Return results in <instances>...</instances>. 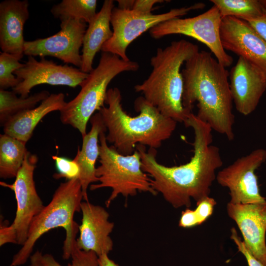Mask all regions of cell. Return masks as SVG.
I'll use <instances>...</instances> for the list:
<instances>
[{
  "label": "cell",
  "instance_id": "obj_1",
  "mask_svg": "<svg viewBox=\"0 0 266 266\" xmlns=\"http://www.w3.org/2000/svg\"><path fill=\"white\" fill-rule=\"evenodd\" d=\"M194 133V154L190 161L179 166H166L158 163L155 149L137 145L142 169L151 178L152 188L173 207H190L210 193L216 171L223 165L219 148L212 145V129L192 113L184 123Z\"/></svg>",
  "mask_w": 266,
  "mask_h": 266
},
{
  "label": "cell",
  "instance_id": "obj_2",
  "mask_svg": "<svg viewBox=\"0 0 266 266\" xmlns=\"http://www.w3.org/2000/svg\"><path fill=\"white\" fill-rule=\"evenodd\" d=\"M182 70V104L192 112L198 102L197 117L217 133L234 139V115L229 72L210 52L199 51L185 62Z\"/></svg>",
  "mask_w": 266,
  "mask_h": 266
},
{
  "label": "cell",
  "instance_id": "obj_3",
  "mask_svg": "<svg viewBox=\"0 0 266 266\" xmlns=\"http://www.w3.org/2000/svg\"><path fill=\"white\" fill-rule=\"evenodd\" d=\"M122 95L118 88L109 89L104 106L98 111L108 131L107 142L121 154L131 155L140 144L157 149L168 139L175 130L177 122L163 114L143 96L136 98L135 116L128 115L123 108Z\"/></svg>",
  "mask_w": 266,
  "mask_h": 266
},
{
  "label": "cell",
  "instance_id": "obj_4",
  "mask_svg": "<svg viewBox=\"0 0 266 266\" xmlns=\"http://www.w3.org/2000/svg\"><path fill=\"white\" fill-rule=\"evenodd\" d=\"M199 51L197 45L184 39L158 48L150 60L152 71L141 84L134 86L135 92L141 93L165 116L184 123L192 112L182 104L184 82L181 67Z\"/></svg>",
  "mask_w": 266,
  "mask_h": 266
},
{
  "label": "cell",
  "instance_id": "obj_5",
  "mask_svg": "<svg viewBox=\"0 0 266 266\" xmlns=\"http://www.w3.org/2000/svg\"><path fill=\"white\" fill-rule=\"evenodd\" d=\"M83 195L78 178L61 183L55 191L52 200L44 206L33 220L27 239L22 248L12 258L10 266H20L30 259L37 240L50 230L59 227L66 231L63 258H71L72 247L76 241L79 225L74 221L76 212L81 211L80 205Z\"/></svg>",
  "mask_w": 266,
  "mask_h": 266
},
{
  "label": "cell",
  "instance_id": "obj_6",
  "mask_svg": "<svg viewBox=\"0 0 266 266\" xmlns=\"http://www.w3.org/2000/svg\"><path fill=\"white\" fill-rule=\"evenodd\" d=\"M138 64L125 61L115 54L102 52L97 66L80 85L77 96L60 111V120L78 130L83 137L86 134L88 121L105 103L107 87L117 75L125 71H135Z\"/></svg>",
  "mask_w": 266,
  "mask_h": 266
},
{
  "label": "cell",
  "instance_id": "obj_7",
  "mask_svg": "<svg viewBox=\"0 0 266 266\" xmlns=\"http://www.w3.org/2000/svg\"><path fill=\"white\" fill-rule=\"evenodd\" d=\"M105 132H101L99 136L100 165L96 169L99 183L92 184L90 190L111 189V194L105 202L107 207L120 195L128 197L142 192L157 195L158 193L152 187L151 178L142 169L137 150L135 149L129 155L121 154L112 145H108Z\"/></svg>",
  "mask_w": 266,
  "mask_h": 266
},
{
  "label": "cell",
  "instance_id": "obj_8",
  "mask_svg": "<svg viewBox=\"0 0 266 266\" xmlns=\"http://www.w3.org/2000/svg\"><path fill=\"white\" fill-rule=\"evenodd\" d=\"M205 4L196 3L187 7L173 8L158 14H143L133 10L114 7L110 23L113 35L102 46L101 51L117 55L125 61L130 60L126 54L128 46L148 30L164 22L179 18L192 10L202 9Z\"/></svg>",
  "mask_w": 266,
  "mask_h": 266
},
{
  "label": "cell",
  "instance_id": "obj_9",
  "mask_svg": "<svg viewBox=\"0 0 266 266\" xmlns=\"http://www.w3.org/2000/svg\"><path fill=\"white\" fill-rule=\"evenodd\" d=\"M222 20L218 9L213 5L198 16L186 18L179 17L161 23L150 29L149 33L155 39L174 34L194 38L204 44L217 60L226 67L232 64L233 58L227 53L221 43L220 30Z\"/></svg>",
  "mask_w": 266,
  "mask_h": 266
},
{
  "label": "cell",
  "instance_id": "obj_10",
  "mask_svg": "<svg viewBox=\"0 0 266 266\" xmlns=\"http://www.w3.org/2000/svg\"><path fill=\"white\" fill-rule=\"evenodd\" d=\"M266 161V150L258 148L236 159L219 171L216 179L218 184L229 189L233 204L264 203L260 194L255 171Z\"/></svg>",
  "mask_w": 266,
  "mask_h": 266
},
{
  "label": "cell",
  "instance_id": "obj_11",
  "mask_svg": "<svg viewBox=\"0 0 266 266\" xmlns=\"http://www.w3.org/2000/svg\"><path fill=\"white\" fill-rule=\"evenodd\" d=\"M37 156L27 151L15 181L11 184L0 182V185L12 190L15 194L17 209L15 217L10 225L17 236V244L25 243L31 224L44 207L38 196L33 178Z\"/></svg>",
  "mask_w": 266,
  "mask_h": 266
},
{
  "label": "cell",
  "instance_id": "obj_12",
  "mask_svg": "<svg viewBox=\"0 0 266 266\" xmlns=\"http://www.w3.org/2000/svg\"><path fill=\"white\" fill-rule=\"evenodd\" d=\"M22 81L12 91L20 97H28L34 87L41 84L63 85L75 88L82 83L89 73L82 71L79 68L68 66L58 65L45 57L37 61L30 56L23 67L14 72Z\"/></svg>",
  "mask_w": 266,
  "mask_h": 266
},
{
  "label": "cell",
  "instance_id": "obj_13",
  "mask_svg": "<svg viewBox=\"0 0 266 266\" xmlns=\"http://www.w3.org/2000/svg\"><path fill=\"white\" fill-rule=\"evenodd\" d=\"M86 23L78 20L61 22V30L56 34L32 41H25L24 54L28 56H51L80 68V49L87 29Z\"/></svg>",
  "mask_w": 266,
  "mask_h": 266
},
{
  "label": "cell",
  "instance_id": "obj_14",
  "mask_svg": "<svg viewBox=\"0 0 266 266\" xmlns=\"http://www.w3.org/2000/svg\"><path fill=\"white\" fill-rule=\"evenodd\" d=\"M220 34L225 50L257 67L266 79V41L246 21L233 16L222 18Z\"/></svg>",
  "mask_w": 266,
  "mask_h": 266
},
{
  "label": "cell",
  "instance_id": "obj_15",
  "mask_svg": "<svg viewBox=\"0 0 266 266\" xmlns=\"http://www.w3.org/2000/svg\"><path fill=\"white\" fill-rule=\"evenodd\" d=\"M229 216L235 221L243 241L252 254L266 266V202L227 205Z\"/></svg>",
  "mask_w": 266,
  "mask_h": 266
},
{
  "label": "cell",
  "instance_id": "obj_16",
  "mask_svg": "<svg viewBox=\"0 0 266 266\" xmlns=\"http://www.w3.org/2000/svg\"><path fill=\"white\" fill-rule=\"evenodd\" d=\"M229 74L230 91L236 109L248 115L256 109L266 90V79L257 67L241 57Z\"/></svg>",
  "mask_w": 266,
  "mask_h": 266
},
{
  "label": "cell",
  "instance_id": "obj_17",
  "mask_svg": "<svg viewBox=\"0 0 266 266\" xmlns=\"http://www.w3.org/2000/svg\"><path fill=\"white\" fill-rule=\"evenodd\" d=\"M82 214L79 226V236L76 240L78 249L93 251L98 256L108 254L112 250L113 242L109 235L114 224L108 220L109 214L103 207L88 201L80 205Z\"/></svg>",
  "mask_w": 266,
  "mask_h": 266
},
{
  "label": "cell",
  "instance_id": "obj_18",
  "mask_svg": "<svg viewBox=\"0 0 266 266\" xmlns=\"http://www.w3.org/2000/svg\"><path fill=\"white\" fill-rule=\"evenodd\" d=\"M27 0H5L0 3V47L3 52L23 57L24 26L29 18Z\"/></svg>",
  "mask_w": 266,
  "mask_h": 266
},
{
  "label": "cell",
  "instance_id": "obj_19",
  "mask_svg": "<svg viewBox=\"0 0 266 266\" xmlns=\"http://www.w3.org/2000/svg\"><path fill=\"white\" fill-rule=\"evenodd\" d=\"M114 8L113 0H105L100 10L89 23L83 37L81 65L79 68L84 72L90 73L93 69L96 54L113 35L110 20Z\"/></svg>",
  "mask_w": 266,
  "mask_h": 266
},
{
  "label": "cell",
  "instance_id": "obj_20",
  "mask_svg": "<svg viewBox=\"0 0 266 266\" xmlns=\"http://www.w3.org/2000/svg\"><path fill=\"white\" fill-rule=\"evenodd\" d=\"M91 128L88 133L82 137L81 149L78 148L76 155L73 159L80 168V180L83 199L88 201L87 189L95 182H98L96 175L95 164L99 157L100 149L98 142L100 133L106 132L101 116L98 112L91 118Z\"/></svg>",
  "mask_w": 266,
  "mask_h": 266
},
{
  "label": "cell",
  "instance_id": "obj_21",
  "mask_svg": "<svg viewBox=\"0 0 266 266\" xmlns=\"http://www.w3.org/2000/svg\"><path fill=\"white\" fill-rule=\"evenodd\" d=\"M65 95L51 94L34 108L21 112L11 118L3 126L4 134L27 143L41 119L47 114L60 111L65 106Z\"/></svg>",
  "mask_w": 266,
  "mask_h": 266
},
{
  "label": "cell",
  "instance_id": "obj_22",
  "mask_svg": "<svg viewBox=\"0 0 266 266\" xmlns=\"http://www.w3.org/2000/svg\"><path fill=\"white\" fill-rule=\"evenodd\" d=\"M26 143L6 134L0 135V177H16L28 151Z\"/></svg>",
  "mask_w": 266,
  "mask_h": 266
},
{
  "label": "cell",
  "instance_id": "obj_23",
  "mask_svg": "<svg viewBox=\"0 0 266 266\" xmlns=\"http://www.w3.org/2000/svg\"><path fill=\"white\" fill-rule=\"evenodd\" d=\"M50 95L48 91L43 90L23 98L17 97L12 91L0 90V126H3L15 115L34 108L38 102L42 101Z\"/></svg>",
  "mask_w": 266,
  "mask_h": 266
},
{
  "label": "cell",
  "instance_id": "obj_24",
  "mask_svg": "<svg viewBox=\"0 0 266 266\" xmlns=\"http://www.w3.org/2000/svg\"><path fill=\"white\" fill-rule=\"evenodd\" d=\"M96 0H63L53 5L50 12L61 22L67 20H78L88 24L96 16Z\"/></svg>",
  "mask_w": 266,
  "mask_h": 266
},
{
  "label": "cell",
  "instance_id": "obj_25",
  "mask_svg": "<svg viewBox=\"0 0 266 266\" xmlns=\"http://www.w3.org/2000/svg\"><path fill=\"white\" fill-rule=\"evenodd\" d=\"M223 18L233 16L245 20L266 13L260 0H210Z\"/></svg>",
  "mask_w": 266,
  "mask_h": 266
},
{
  "label": "cell",
  "instance_id": "obj_26",
  "mask_svg": "<svg viewBox=\"0 0 266 266\" xmlns=\"http://www.w3.org/2000/svg\"><path fill=\"white\" fill-rule=\"evenodd\" d=\"M71 258V263L66 266H98V255L93 251L78 249L76 241L72 247ZM30 261L28 266H64L51 254H43L38 250L31 256Z\"/></svg>",
  "mask_w": 266,
  "mask_h": 266
},
{
  "label": "cell",
  "instance_id": "obj_27",
  "mask_svg": "<svg viewBox=\"0 0 266 266\" xmlns=\"http://www.w3.org/2000/svg\"><path fill=\"white\" fill-rule=\"evenodd\" d=\"M196 203L195 209L187 208L182 211L179 221V227L190 228L202 224L212 214L217 202L213 198L208 196Z\"/></svg>",
  "mask_w": 266,
  "mask_h": 266
},
{
  "label": "cell",
  "instance_id": "obj_28",
  "mask_svg": "<svg viewBox=\"0 0 266 266\" xmlns=\"http://www.w3.org/2000/svg\"><path fill=\"white\" fill-rule=\"evenodd\" d=\"M0 53V90L12 89L22 81L14 72L24 66V64L19 62L23 57L3 52Z\"/></svg>",
  "mask_w": 266,
  "mask_h": 266
},
{
  "label": "cell",
  "instance_id": "obj_29",
  "mask_svg": "<svg viewBox=\"0 0 266 266\" xmlns=\"http://www.w3.org/2000/svg\"><path fill=\"white\" fill-rule=\"evenodd\" d=\"M52 159L55 161L57 171L53 175V177L58 179L65 178L67 180L79 178L80 168L74 160L68 159L66 158L53 156Z\"/></svg>",
  "mask_w": 266,
  "mask_h": 266
},
{
  "label": "cell",
  "instance_id": "obj_30",
  "mask_svg": "<svg viewBox=\"0 0 266 266\" xmlns=\"http://www.w3.org/2000/svg\"><path fill=\"white\" fill-rule=\"evenodd\" d=\"M231 238L237 246L238 251L245 257L248 266H265L248 249L244 241L238 236L236 229L234 227L231 228Z\"/></svg>",
  "mask_w": 266,
  "mask_h": 266
},
{
  "label": "cell",
  "instance_id": "obj_31",
  "mask_svg": "<svg viewBox=\"0 0 266 266\" xmlns=\"http://www.w3.org/2000/svg\"><path fill=\"white\" fill-rule=\"evenodd\" d=\"M8 243L17 244L16 234L10 225L5 223H1L0 227V246H2Z\"/></svg>",
  "mask_w": 266,
  "mask_h": 266
},
{
  "label": "cell",
  "instance_id": "obj_32",
  "mask_svg": "<svg viewBox=\"0 0 266 266\" xmlns=\"http://www.w3.org/2000/svg\"><path fill=\"white\" fill-rule=\"evenodd\" d=\"M245 21L266 41V13Z\"/></svg>",
  "mask_w": 266,
  "mask_h": 266
},
{
  "label": "cell",
  "instance_id": "obj_33",
  "mask_svg": "<svg viewBox=\"0 0 266 266\" xmlns=\"http://www.w3.org/2000/svg\"><path fill=\"white\" fill-rule=\"evenodd\" d=\"M161 0H134L132 10L140 14H151L154 4L164 2Z\"/></svg>",
  "mask_w": 266,
  "mask_h": 266
},
{
  "label": "cell",
  "instance_id": "obj_34",
  "mask_svg": "<svg viewBox=\"0 0 266 266\" xmlns=\"http://www.w3.org/2000/svg\"><path fill=\"white\" fill-rule=\"evenodd\" d=\"M98 266H119L110 259L108 254H104L98 257Z\"/></svg>",
  "mask_w": 266,
  "mask_h": 266
},
{
  "label": "cell",
  "instance_id": "obj_35",
  "mask_svg": "<svg viewBox=\"0 0 266 266\" xmlns=\"http://www.w3.org/2000/svg\"><path fill=\"white\" fill-rule=\"evenodd\" d=\"M118 8L122 10H132L134 0H117Z\"/></svg>",
  "mask_w": 266,
  "mask_h": 266
},
{
  "label": "cell",
  "instance_id": "obj_36",
  "mask_svg": "<svg viewBox=\"0 0 266 266\" xmlns=\"http://www.w3.org/2000/svg\"><path fill=\"white\" fill-rule=\"evenodd\" d=\"M260 2L266 13V0H260Z\"/></svg>",
  "mask_w": 266,
  "mask_h": 266
},
{
  "label": "cell",
  "instance_id": "obj_37",
  "mask_svg": "<svg viewBox=\"0 0 266 266\" xmlns=\"http://www.w3.org/2000/svg\"><path fill=\"white\" fill-rule=\"evenodd\" d=\"M265 163H266V162H265Z\"/></svg>",
  "mask_w": 266,
  "mask_h": 266
}]
</instances>
